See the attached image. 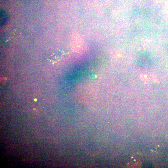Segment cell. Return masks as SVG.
<instances>
[{"mask_svg":"<svg viewBox=\"0 0 168 168\" xmlns=\"http://www.w3.org/2000/svg\"><path fill=\"white\" fill-rule=\"evenodd\" d=\"M70 45L72 50L77 54L84 53L87 49L82 37L80 35L76 33L74 34L72 37Z\"/></svg>","mask_w":168,"mask_h":168,"instance_id":"1","label":"cell"},{"mask_svg":"<svg viewBox=\"0 0 168 168\" xmlns=\"http://www.w3.org/2000/svg\"><path fill=\"white\" fill-rule=\"evenodd\" d=\"M137 65L142 68H147L151 64V60L148 54L143 52L140 54L137 59Z\"/></svg>","mask_w":168,"mask_h":168,"instance_id":"2","label":"cell"}]
</instances>
